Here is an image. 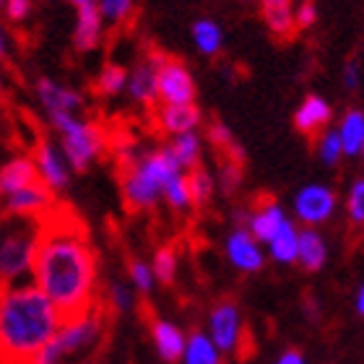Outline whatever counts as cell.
I'll use <instances>...</instances> for the list:
<instances>
[{
  "mask_svg": "<svg viewBox=\"0 0 364 364\" xmlns=\"http://www.w3.org/2000/svg\"><path fill=\"white\" fill-rule=\"evenodd\" d=\"M31 279L63 320L97 310L99 258L81 224L68 219H42Z\"/></svg>",
  "mask_w": 364,
  "mask_h": 364,
  "instance_id": "obj_1",
  "label": "cell"
},
{
  "mask_svg": "<svg viewBox=\"0 0 364 364\" xmlns=\"http://www.w3.org/2000/svg\"><path fill=\"white\" fill-rule=\"evenodd\" d=\"M63 326L34 284H0V364H31Z\"/></svg>",
  "mask_w": 364,
  "mask_h": 364,
  "instance_id": "obj_2",
  "label": "cell"
},
{
  "mask_svg": "<svg viewBox=\"0 0 364 364\" xmlns=\"http://www.w3.org/2000/svg\"><path fill=\"white\" fill-rule=\"evenodd\" d=\"M105 331L107 318L102 307L86 312L81 318L63 320L53 341L39 351L31 364H86L105 341Z\"/></svg>",
  "mask_w": 364,
  "mask_h": 364,
  "instance_id": "obj_3",
  "label": "cell"
},
{
  "mask_svg": "<svg viewBox=\"0 0 364 364\" xmlns=\"http://www.w3.org/2000/svg\"><path fill=\"white\" fill-rule=\"evenodd\" d=\"M50 125L60 136V151L76 175L86 172L105 151V130L81 114H50Z\"/></svg>",
  "mask_w": 364,
  "mask_h": 364,
  "instance_id": "obj_4",
  "label": "cell"
},
{
  "mask_svg": "<svg viewBox=\"0 0 364 364\" xmlns=\"http://www.w3.org/2000/svg\"><path fill=\"white\" fill-rule=\"evenodd\" d=\"M39 235H42V221H6V229L0 235V284H18L26 273H31Z\"/></svg>",
  "mask_w": 364,
  "mask_h": 364,
  "instance_id": "obj_5",
  "label": "cell"
},
{
  "mask_svg": "<svg viewBox=\"0 0 364 364\" xmlns=\"http://www.w3.org/2000/svg\"><path fill=\"white\" fill-rule=\"evenodd\" d=\"M156 97L161 105H196V81L190 76L188 65L177 58H167L156 70Z\"/></svg>",
  "mask_w": 364,
  "mask_h": 364,
  "instance_id": "obj_6",
  "label": "cell"
},
{
  "mask_svg": "<svg viewBox=\"0 0 364 364\" xmlns=\"http://www.w3.org/2000/svg\"><path fill=\"white\" fill-rule=\"evenodd\" d=\"M31 161L37 167L39 182L53 193H60L70 185V167L65 156H63L60 146L50 141V138H39L34 151H31Z\"/></svg>",
  "mask_w": 364,
  "mask_h": 364,
  "instance_id": "obj_7",
  "label": "cell"
},
{
  "mask_svg": "<svg viewBox=\"0 0 364 364\" xmlns=\"http://www.w3.org/2000/svg\"><path fill=\"white\" fill-rule=\"evenodd\" d=\"M136 159L128 161L125 169H122V198H125V205H128L130 211H151L154 205L161 200V185L154 177L146 175L144 169L138 167Z\"/></svg>",
  "mask_w": 364,
  "mask_h": 364,
  "instance_id": "obj_8",
  "label": "cell"
},
{
  "mask_svg": "<svg viewBox=\"0 0 364 364\" xmlns=\"http://www.w3.org/2000/svg\"><path fill=\"white\" fill-rule=\"evenodd\" d=\"M208 338L219 351H235L242 341V315L235 302H219L208 315Z\"/></svg>",
  "mask_w": 364,
  "mask_h": 364,
  "instance_id": "obj_9",
  "label": "cell"
},
{
  "mask_svg": "<svg viewBox=\"0 0 364 364\" xmlns=\"http://www.w3.org/2000/svg\"><path fill=\"white\" fill-rule=\"evenodd\" d=\"M6 213L8 219H34L42 221L45 216L53 213L55 205V193L47 190L42 182H34L29 188L16 190L11 196H6Z\"/></svg>",
  "mask_w": 364,
  "mask_h": 364,
  "instance_id": "obj_10",
  "label": "cell"
},
{
  "mask_svg": "<svg viewBox=\"0 0 364 364\" xmlns=\"http://www.w3.org/2000/svg\"><path fill=\"white\" fill-rule=\"evenodd\" d=\"M167 58L169 55L161 53V50H149L144 60L128 73V91L138 105L154 107L159 102V97H156V70L164 65Z\"/></svg>",
  "mask_w": 364,
  "mask_h": 364,
  "instance_id": "obj_11",
  "label": "cell"
},
{
  "mask_svg": "<svg viewBox=\"0 0 364 364\" xmlns=\"http://www.w3.org/2000/svg\"><path fill=\"white\" fill-rule=\"evenodd\" d=\"M34 91H37L39 105L47 112V117L50 114H81V109L86 107L84 97L76 89L58 84L55 78H47V76L37 78Z\"/></svg>",
  "mask_w": 364,
  "mask_h": 364,
  "instance_id": "obj_12",
  "label": "cell"
},
{
  "mask_svg": "<svg viewBox=\"0 0 364 364\" xmlns=\"http://www.w3.org/2000/svg\"><path fill=\"white\" fill-rule=\"evenodd\" d=\"M76 29H73V47L76 53L97 50L105 34V18L99 14V3L94 0H76Z\"/></svg>",
  "mask_w": 364,
  "mask_h": 364,
  "instance_id": "obj_13",
  "label": "cell"
},
{
  "mask_svg": "<svg viewBox=\"0 0 364 364\" xmlns=\"http://www.w3.org/2000/svg\"><path fill=\"white\" fill-rule=\"evenodd\" d=\"M336 208V193L326 185H307L294 198V211L304 224H323Z\"/></svg>",
  "mask_w": 364,
  "mask_h": 364,
  "instance_id": "obj_14",
  "label": "cell"
},
{
  "mask_svg": "<svg viewBox=\"0 0 364 364\" xmlns=\"http://www.w3.org/2000/svg\"><path fill=\"white\" fill-rule=\"evenodd\" d=\"M227 258L235 268L242 273H255L263 268V252H260L258 242L250 237V232L237 229L227 240Z\"/></svg>",
  "mask_w": 364,
  "mask_h": 364,
  "instance_id": "obj_15",
  "label": "cell"
},
{
  "mask_svg": "<svg viewBox=\"0 0 364 364\" xmlns=\"http://www.w3.org/2000/svg\"><path fill=\"white\" fill-rule=\"evenodd\" d=\"M39 182L37 177V167H34V161H31L29 154H21V156H14V159H8L3 167H0V196L6 198L16 190H23Z\"/></svg>",
  "mask_w": 364,
  "mask_h": 364,
  "instance_id": "obj_16",
  "label": "cell"
},
{
  "mask_svg": "<svg viewBox=\"0 0 364 364\" xmlns=\"http://www.w3.org/2000/svg\"><path fill=\"white\" fill-rule=\"evenodd\" d=\"M156 125L169 136H185L200 125V109L196 105H161L156 109Z\"/></svg>",
  "mask_w": 364,
  "mask_h": 364,
  "instance_id": "obj_17",
  "label": "cell"
},
{
  "mask_svg": "<svg viewBox=\"0 0 364 364\" xmlns=\"http://www.w3.org/2000/svg\"><path fill=\"white\" fill-rule=\"evenodd\" d=\"M151 338H154V346H156V354H159L164 362L172 364V362H180L182 359L185 338H188V336L182 333L175 323L156 318L151 323Z\"/></svg>",
  "mask_w": 364,
  "mask_h": 364,
  "instance_id": "obj_18",
  "label": "cell"
},
{
  "mask_svg": "<svg viewBox=\"0 0 364 364\" xmlns=\"http://www.w3.org/2000/svg\"><path fill=\"white\" fill-rule=\"evenodd\" d=\"M331 105L323 97H307L294 112V125L304 136H315L320 128H326L331 122Z\"/></svg>",
  "mask_w": 364,
  "mask_h": 364,
  "instance_id": "obj_19",
  "label": "cell"
},
{
  "mask_svg": "<svg viewBox=\"0 0 364 364\" xmlns=\"http://www.w3.org/2000/svg\"><path fill=\"white\" fill-rule=\"evenodd\" d=\"M284 211L273 200H263L260 208L250 216V237L255 242H271L284 224Z\"/></svg>",
  "mask_w": 364,
  "mask_h": 364,
  "instance_id": "obj_20",
  "label": "cell"
},
{
  "mask_svg": "<svg viewBox=\"0 0 364 364\" xmlns=\"http://www.w3.org/2000/svg\"><path fill=\"white\" fill-rule=\"evenodd\" d=\"M328 258L326 242L315 229H304L296 235V260L304 271H318Z\"/></svg>",
  "mask_w": 364,
  "mask_h": 364,
  "instance_id": "obj_21",
  "label": "cell"
},
{
  "mask_svg": "<svg viewBox=\"0 0 364 364\" xmlns=\"http://www.w3.org/2000/svg\"><path fill=\"white\" fill-rule=\"evenodd\" d=\"M182 364H221V351L213 346L208 336L196 331L185 338Z\"/></svg>",
  "mask_w": 364,
  "mask_h": 364,
  "instance_id": "obj_22",
  "label": "cell"
},
{
  "mask_svg": "<svg viewBox=\"0 0 364 364\" xmlns=\"http://www.w3.org/2000/svg\"><path fill=\"white\" fill-rule=\"evenodd\" d=\"M263 18H266L268 29L281 39H289L296 29L294 11L284 0H268V3H263Z\"/></svg>",
  "mask_w": 364,
  "mask_h": 364,
  "instance_id": "obj_23",
  "label": "cell"
},
{
  "mask_svg": "<svg viewBox=\"0 0 364 364\" xmlns=\"http://www.w3.org/2000/svg\"><path fill=\"white\" fill-rule=\"evenodd\" d=\"M336 133H338V138H341L343 154H349V156L359 154L362 151V141H364V112L349 109V112L343 114L341 128L336 130Z\"/></svg>",
  "mask_w": 364,
  "mask_h": 364,
  "instance_id": "obj_24",
  "label": "cell"
},
{
  "mask_svg": "<svg viewBox=\"0 0 364 364\" xmlns=\"http://www.w3.org/2000/svg\"><path fill=\"white\" fill-rule=\"evenodd\" d=\"M94 89H97L99 97H117L120 91L128 89V68L117 65V63L105 65L97 81H94Z\"/></svg>",
  "mask_w": 364,
  "mask_h": 364,
  "instance_id": "obj_25",
  "label": "cell"
},
{
  "mask_svg": "<svg viewBox=\"0 0 364 364\" xmlns=\"http://www.w3.org/2000/svg\"><path fill=\"white\" fill-rule=\"evenodd\" d=\"M169 151L177 159L180 169H196L198 159H200V138L196 133H185V136H175L169 144Z\"/></svg>",
  "mask_w": 364,
  "mask_h": 364,
  "instance_id": "obj_26",
  "label": "cell"
},
{
  "mask_svg": "<svg viewBox=\"0 0 364 364\" xmlns=\"http://www.w3.org/2000/svg\"><path fill=\"white\" fill-rule=\"evenodd\" d=\"M296 235H299V232L294 229V224H291V221H284L281 229L276 232V237L268 242L271 245V255L279 260V263H294L296 260Z\"/></svg>",
  "mask_w": 364,
  "mask_h": 364,
  "instance_id": "obj_27",
  "label": "cell"
},
{
  "mask_svg": "<svg viewBox=\"0 0 364 364\" xmlns=\"http://www.w3.org/2000/svg\"><path fill=\"white\" fill-rule=\"evenodd\" d=\"M193 42L203 55H216L221 50V29L211 18H198L193 23Z\"/></svg>",
  "mask_w": 364,
  "mask_h": 364,
  "instance_id": "obj_28",
  "label": "cell"
},
{
  "mask_svg": "<svg viewBox=\"0 0 364 364\" xmlns=\"http://www.w3.org/2000/svg\"><path fill=\"white\" fill-rule=\"evenodd\" d=\"M188 193H190V205H198V208H203V205L211 200L213 182H211V175H208L203 167L190 169V175H188Z\"/></svg>",
  "mask_w": 364,
  "mask_h": 364,
  "instance_id": "obj_29",
  "label": "cell"
},
{
  "mask_svg": "<svg viewBox=\"0 0 364 364\" xmlns=\"http://www.w3.org/2000/svg\"><path fill=\"white\" fill-rule=\"evenodd\" d=\"M161 198L167 200L175 211H185L190 205V193H188V175L180 172V175L169 177L167 185L161 188Z\"/></svg>",
  "mask_w": 364,
  "mask_h": 364,
  "instance_id": "obj_30",
  "label": "cell"
},
{
  "mask_svg": "<svg viewBox=\"0 0 364 364\" xmlns=\"http://www.w3.org/2000/svg\"><path fill=\"white\" fill-rule=\"evenodd\" d=\"M154 279L161 281V284H172L177 273V255L172 247H159L154 252V263H151Z\"/></svg>",
  "mask_w": 364,
  "mask_h": 364,
  "instance_id": "obj_31",
  "label": "cell"
},
{
  "mask_svg": "<svg viewBox=\"0 0 364 364\" xmlns=\"http://www.w3.org/2000/svg\"><path fill=\"white\" fill-rule=\"evenodd\" d=\"M128 279H130V287L136 289V291H141V294H151L154 284H156V279H154V273H151V266L138 258H133L128 263Z\"/></svg>",
  "mask_w": 364,
  "mask_h": 364,
  "instance_id": "obj_32",
  "label": "cell"
},
{
  "mask_svg": "<svg viewBox=\"0 0 364 364\" xmlns=\"http://www.w3.org/2000/svg\"><path fill=\"white\" fill-rule=\"evenodd\" d=\"M133 302H136V296H133V289L128 284L112 281L107 287V307H112L114 312H130Z\"/></svg>",
  "mask_w": 364,
  "mask_h": 364,
  "instance_id": "obj_33",
  "label": "cell"
},
{
  "mask_svg": "<svg viewBox=\"0 0 364 364\" xmlns=\"http://www.w3.org/2000/svg\"><path fill=\"white\" fill-rule=\"evenodd\" d=\"M99 14H102L105 21L120 26V23H125L130 16L136 14V6L128 3V0H102V3H99Z\"/></svg>",
  "mask_w": 364,
  "mask_h": 364,
  "instance_id": "obj_34",
  "label": "cell"
},
{
  "mask_svg": "<svg viewBox=\"0 0 364 364\" xmlns=\"http://www.w3.org/2000/svg\"><path fill=\"white\" fill-rule=\"evenodd\" d=\"M341 138H338V133L336 130H328L326 136L320 138V159L326 161V164H336V161L341 159Z\"/></svg>",
  "mask_w": 364,
  "mask_h": 364,
  "instance_id": "obj_35",
  "label": "cell"
},
{
  "mask_svg": "<svg viewBox=\"0 0 364 364\" xmlns=\"http://www.w3.org/2000/svg\"><path fill=\"white\" fill-rule=\"evenodd\" d=\"M349 216L354 224H364V180L354 182V188L349 193Z\"/></svg>",
  "mask_w": 364,
  "mask_h": 364,
  "instance_id": "obj_36",
  "label": "cell"
},
{
  "mask_svg": "<svg viewBox=\"0 0 364 364\" xmlns=\"http://www.w3.org/2000/svg\"><path fill=\"white\" fill-rule=\"evenodd\" d=\"M208 138H211V144L216 149H235V141H232V133H229L221 122H213L211 128H208Z\"/></svg>",
  "mask_w": 364,
  "mask_h": 364,
  "instance_id": "obj_37",
  "label": "cell"
},
{
  "mask_svg": "<svg viewBox=\"0 0 364 364\" xmlns=\"http://www.w3.org/2000/svg\"><path fill=\"white\" fill-rule=\"evenodd\" d=\"M3 11H6V16L11 18V21L18 23L29 16L31 3H26V0H8V3H3Z\"/></svg>",
  "mask_w": 364,
  "mask_h": 364,
  "instance_id": "obj_38",
  "label": "cell"
},
{
  "mask_svg": "<svg viewBox=\"0 0 364 364\" xmlns=\"http://www.w3.org/2000/svg\"><path fill=\"white\" fill-rule=\"evenodd\" d=\"M315 16H318L315 14V3H302L294 16V23L296 26H312V23H315Z\"/></svg>",
  "mask_w": 364,
  "mask_h": 364,
  "instance_id": "obj_39",
  "label": "cell"
},
{
  "mask_svg": "<svg viewBox=\"0 0 364 364\" xmlns=\"http://www.w3.org/2000/svg\"><path fill=\"white\" fill-rule=\"evenodd\" d=\"M276 364H304V357L302 354H299V351H284V354H281L279 357V362Z\"/></svg>",
  "mask_w": 364,
  "mask_h": 364,
  "instance_id": "obj_40",
  "label": "cell"
},
{
  "mask_svg": "<svg viewBox=\"0 0 364 364\" xmlns=\"http://www.w3.org/2000/svg\"><path fill=\"white\" fill-rule=\"evenodd\" d=\"M359 76H357V65H349L346 68V86H357Z\"/></svg>",
  "mask_w": 364,
  "mask_h": 364,
  "instance_id": "obj_41",
  "label": "cell"
},
{
  "mask_svg": "<svg viewBox=\"0 0 364 364\" xmlns=\"http://www.w3.org/2000/svg\"><path fill=\"white\" fill-rule=\"evenodd\" d=\"M8 55V37H6V31H3V26H0V60Z\"/></svg>",
  "mask_w": 364,
  "mask_h": 364,
  "instance_id": "obj_42",
  "label": "cell"
},
{
  "mask_svg": "<svg viewBox=\"0 0 364 364\" xmlns=\"http://www.w3.org/2000/svg\"><path fill=\"white\" fill-rule=\"evenodd\" d=\"M357 310H359V315H364V287L359 289V294H357Z\"/></svg>",
  "mask_w": 364,
  "mask_h": 364,
  "instance_id": "obj_43",
  "label": "cell"
},
{
  "mask_svg": "<svg viewBox=\"0 0 364 364\" xmlns=\"http://www.w3.org/2000/svg\"><path fill=\"white\" fill-rule=\"evenodd\" d=\"M0 94H3V81H0Z\"/></svg>",
  "mask_w": 364,
  "mask_h": 364,
  "instance_id": "obj_44",
  "label": "cell"
},
{
  "mask_svg": "<svg viewBox=\"0 0 364 364\" xmlns=\"http://www.w3.org/2000/svg\"><path fill=\"white\" fill-rule=\"evenodd\" d=\"M362 154H364V141H362Z\"/></svg>",
  "mask_w": 364,
  "mask_h": 364,
  "instance_id": "obj_45",
  "label": "cell"
}]
</instances>
